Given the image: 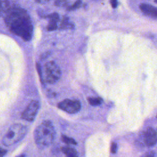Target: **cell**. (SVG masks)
<instances>
[{
  "instance_id": "obj_9",
  "label": "cell",
  "mask_w": 157,
  "mask_h": 157,
  "mask_svg": "<svg viewBox=\"0 0 157 157\" xmlns=\"http://www.w3.org/2000/svg\"><path fill=\"white\" fill-rule=\"evenodd\" d=\"M46 18H49V23L47 25V29L49 31H54L57 28V22L59 21V15L56 13H51L45 17Z\"/></svg>"
},
{
  "instance_id": "obj_18",
  "label": "cell",
  "mask_w": 157,
  "mask_h": 157,
  "mask_svg": "<svg viewBox=\"0 0 157 157\" xmlns=\"http://www.w3.org/2000/svg\"><path fill=\"white\" fill-rule=\"evenodd\" d=\"M67 3L66 1H56L55 2V5L56 6H64Z\"/></svg>"
},
{
  "instance_id": "obj_12",
  "label": "cell",
  "mask_w": 157,
  "mask_h": 157,
  "mask_svg": "<svg viewBox=\"0 0 157 157\" xmlns=\"http://www.w3.org/2000/svg\"><path fill=\"white\" fill-rule=\"evenodd\" d=\"M87 100L89 102L90 104H91L93 106L99 105L103 101L102 99L101 98H88Z\"/></svg>"
},
{
  "instance_id": "obj_20",
  "label": "cell",
  "mask_w": 157,
  "mask_h": 157,
  "mask_svg": "<svg viewBox=\"0 0 157 157\" xmlns=\"http://www.w3.org/2000/svg\"><path fill=\"white\" fill-rule=\"evenodd\" d=\"M7 153V151L2 148H0V157H3L5 154Z\"/></svg>"
},
{
  "instance_id": "obj_19",
  "label": "cell",
  "mask_w": 157,
  "mask_h": 157,
  "mask_svg": "<svg viewBox=\"0 0 157 157\" xmlns=\"http://www.w3.org/2000/svg\"><path fill=\"white\" fill-rule=\"evenodd\" d=\"M110 4H111L112 7L115 9V8L117 7L118 2H117V1H115V0H112V1H110Z\"/></svg>"
},
{
  "instance_id": "obj_21",
  "label": "cell",
  "mask_w": 157,
  "mask_h": 157,
  "mask_svg": "<svg viewBox=\"0 0 157 157\" xmlns=\"http://www.w3.org/2000/svg\"><path fill=\"white\" fill-rule=\"evenodd\" d=\"M17 157H25V155H19L18 156H17Z\"/></svg>"
},
{
  "instance_id": "obj_10",
  "label": "cell",
  "mask_w": 157,
  "mask_h": 157,
  "mask_svg": "<svg viewBox=\"0 0 157 157\" xmlns=\"http://www.w3.org/2000/svg\"><path fill=\"white\" fill-rule=\"evenodd\" d=\"M61 150L64 154L65 157H78L77 150L72 147L69 146L62 147Z\"/></svg>"
},
{
  "instance_id": "obj_8",
  "label": "cell",
  "mask_w": 157,
  "mask_h": 157,
  "mask_svg": "<svg viewBox=\"0 0 157 157\" xmlns=\"http://www.w3.org/2000/svg\"><path fill=\"white\" fill-rule=\"evenodd\" d=\"M140 9L141 11L145 15L151 17V18H156L157 17V9L149 4H146V3H142L140 4Z\"/></svg>"
},
{
  "instance_id": "obj_5",
  "label": "cell",
  "mask_w": 157,
  "mask_h": 157,
  "mask_svg": "<svg viewBox=\"0 0 157 157\" xmlns=\"http://www.w3.org/2000/svg\"><path fill=\"white\" fill-rule=\"evenodd\" d=\"M58 107L69 113H74L78 112L81 107L80 102L77 100L64 99L58 104Z\"/></svg>"
},
{
  "instance_id": "obj_14",
  "label": "cell",
  "mask_w": 157,
  "mask_h": 157,
  "mask_svg": "<svg viewBox=\"0 0 157 157\" xmlns=\"http://www.w3.org/2000/svg\"><path fill=\"white\" fill-rule=\"evenodd\" d=\"M68 20L69 19L66 17H64L63 18V20L61 23V28H70L71 25L72 26V24H71L69 22Z\"/></svg>"
},
{
  "instance_id": "obj_17",
  "label": "cell",
  "mask_w": 157,
  "mask_h": 157,
  "mask_svg": "<svg viewBox=\"0 0 157 157\" xmlns=\"http://www.w3.org/2000/svg\"><path fill=\"white\" fill-rule=\"evenodd\" d=\"M140 157H155V152L154 151H150L142 155Z\"/></svg>"
},
{
  "instance_id": "obj_3",
  "label": "cell",
  "mask_w": 157,
  "mask_h": 157,
  "mask_svg": "<svg viewBox=\"0 0 157 157\" xmlns=\"http://www.w3.org/2000/svg\"><path fill=\"white\" fill-rule=\"evenodd\" d=\"M27 128L21 124H14L11 126L2 138L4 145L9 146L20 141L25 136Z\"/></svg>"
},
{
  "instance_id": "obj_7",
  "label": "cell",
  "mask_w": 157,
  "mask_h": 157,
  "mask_svg": "<svg viewBox=\"0 0 157 157\" xmlns=\"http://www.w3.org/2000/svg\"><path fill=\"white\" fill-rule=\"evenodd\" d=\"M143 140L146 146H154L156 144L157 140V135L156 131L153 128H147L144 132Z\"/></svg>"
},
{
  "instance_id": "obj_11",
  "label": "cell",
  "mask_w": 157,
  "mask_h": 157,
  "mask_svg": "<svg viewBox=\"0 0 157 157\" xmlns=\"http://www.w3.org/2000/svg\"><path fill=\"white\" fill-rule=\"evenodd\" d=\"M11 7L10 2L7 1H0V17L3 14H5Z\"/></svg>"
},
{
  "instance_id": "obj_15",
  "label": "cell",
  "mask_w": 157,
  "mask_h": 157,
  "mask_svg": "<svg viewBox=\"0 0 157 157\" xmlns=\"http://www.w3.org/2000/svg\"><path fill=\"white\" fill-rule=\"evenodd\" d=\"M81 4H82V1H77L74 4H72L71 6L69 7L67 9L69 10H74V9L79 8L81 6Z\"/></svg>"
},
{
  "instance_id": "obj_6",
  "label": "cell",
  "mask_w": 157,
  "mask_h": 157,
  "mask_svg": "<svg viewBox=\"0 0 157 157\" xmlns=\"http://www.w3.org/2000/svg\"><path fill=\"white\" fill-rule=\"evenodd\" d=\"M39 108V102L35 100L32 101L21 115V118L28 121H32L34 120Z\"/></svg>"
},
{
  "instance_id": "obj_2",
  "label": "cell",
  "mask_w": 157,
  "mask_h": 157,
  "mask_svg": "<svg viewBox=\"0 0 157 157\" xmlns=\"http://www.w3.org/2000/svg\"><path fill=\"white\" fill-rule=\"evenodd\" d=\"M55 131L51 121H44L35 129L34 138L38 148L44 149L50 145L54 140Z\"/></svg>"
},
{
  "instance_id": "obj_4",
  "label": "cell",
  "mask_w": 157,
  "mask_h": 157,
  "mask_svg": "<svg viewBox=\"0 0 157 157\" xmlns=\"http://www.w3.org/2000/svg\"><path fill=\"white\" fill-rule=\"evenodd\" d=\"M61 75V72L58 66L53 61L47 62L41 71L40 79L48 83H54L57 82Z\"/></svg>"
},
{
  "instance_id": "obj_1",
  "label": "cell",
  "mask_w": 157,
  "mask_h": 157,
  "mask_svg": "<svg viewBox=\"0 0 157 157\" xmlns=\"http://www.w3.org/2000/svg\"><path fill=\"white\" fill-rule=\"evenodd\" d=\"M4 21L7 27L12 33L20 36L25 41L31 39L33 24L28 13L25 9L12 6L5 13Z\"/></svg>"
},
{
  "instance_id": "obj_13",
  "label": "cell",
  "mask_w": 157,
  "mask_h": 157,
  "mask_svg": "<svg viewBox=\"0 0 157 157\" xmlns=\"http://www.w3.org/2000/svg\"><path fill=\"white\" fill-rule=\"evenodd\" d=\"M61 140L63 142L67 145H77V142L72 138L69 137L65 135L61 136Z\"/></svg>"
},
{
  "instance_id": "obj_16",
  "label": "cell",
  "mask_w": 157,
  "mask_h": 157,
  "mask_svg": "<svg viewBox=\"0 0 157 157\" xmlns=\"http://www.w3.org/2000/svg\"><path fill=\"white\" fill-rule=\"evenodd\" d=\"M117 150V144L114 142H112L110 145V152L112 153H116Z\"/></svg>"
}]
</instances>
